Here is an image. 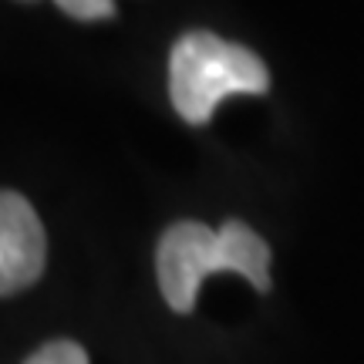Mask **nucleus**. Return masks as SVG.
Listing matches in <instances>:
<instances>
[{"mask_svg": "<svg viewBox=\"0 0 364 364\" xmlns=\"http://www.w3.org/2000/svg\"><path fill=\"white\" fill-rule=\"evenodd\" d=\"M240 273L260 294L270 290V247L247 223L226 220L220 230H209L206 223H176L159 240L156 273L162 297L172 311L189 314L199 297V284L209 273Z\"/></svg>", "mask_w": 364, "mask_h": 364, "instance_id": "f257e3e1", "label": "nucleus"}, {"mask_svg": "<svg viewBox=\"0 0 364 364\" xmlns=\"http://www.w3.org/2000/svg\"><path fill=\"white\" fill-rule=\"evenodd\" d=\"M267 88L270 71L243 44L223 41L209 31H189L172 48L169 95L189 125H206L230 95H263Z\"/></svg>", "mask_w": 364, "mask_h": 364, "instance_id": "f03ea898", "label": "nucleus"}, {"mask_svg": "<svg viewBox=\"0 0 364 364\" xmlns=\"http://www.w3.org/2000/svg\"><path fill=\"white\" fill-rule=\"evenodd\" d=\"M48 260V236L41 216L24 196L0 189V297L38 280Z\"/></svg>", "mask_w": 364, "mask_h": 364, "instance_id": "7ed1b4c3", "label": "nucleus"}, {"mask_svg": "<svg viewBox=\"0 0 364 364\" xmlns=\"http://www.w3.org/2000/svg\"><path fill=\"white\" fill-rule=\"evenodd\" d=\"M24 364H88V354L75 341H51L31 354Z\"/></svg>", "mask_w": 364, "mask_h": 364, "instance_id": "20e7f679", "label": "nucleus"}, {"mask_svg": "<svg viewBox=\"0 0 364 364\" xmlns=\"http://www.w3.org/2000/svg\"><path fill=\"white\" fill-rule=\"evenodd\" d=\"M75 21H105L115 14V0H54Z\"/></svg>", "mask_w": 364, "mask_h": 364, "instance_id": "39448f33", "label": "nucleus"}]
</instances>
